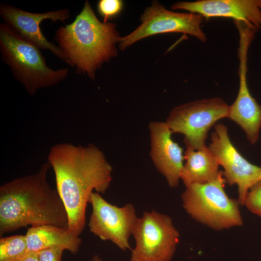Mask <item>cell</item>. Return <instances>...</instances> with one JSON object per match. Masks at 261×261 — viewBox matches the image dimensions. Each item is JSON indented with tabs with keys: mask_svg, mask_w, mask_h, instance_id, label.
<instances>
[{
	"mask_svg": "<svg viewBox=\"0 0 261 261\" xmlns=\"http://www.w3.org/2000/svg\"><path fill=\"white\" fill-rule=\"evenodd\" d=\"M47 159L67 211V230L79 236L85 227L89 197L94 191L106 192L112 181V167L103 152L92 144H57L50 148Z\"/></svg>",
	"mask_w": 261,
	"mask_h": 261,
	"instance_id": "1",
	"label": "cell"
},
{
	"mask_svg": "<svg viewBox=\"0 0 261 261\" xmlns=\"http://www.w3.org/2000/svg\"><path fill=\"white\" fill-rule=\"evenodd\" d=\"M47 161L32 174L0 187V236L30 225L67 228L68 218L57 190L50 186Z\"/></svg>",
	"mask_w": 261,
	"mask_h": 261,
	"instance_id": "2",
	"label": "cell"
},
{
	"mask_svg": "<svg viewBox=\"0 0 261 261\" xmlns=\"http://www.w3.org/2000/svg\"><path fill=\"white\" fill-rule=\"evenodd\" d=\"M120 38L116 24L100 21L87 0L73 22L60 27L54 37L68 64L93 80L97 69L116 55Z\"/></svg>",
	"mask_w": 261,
	"mask_h": 261,
	"instance_id": "3",
	"label": "cell"
},
{
	"mask_svg": "<svg viewBox=\"0 0 261 261\" xmlns=\"http://www.w3.org/2000/svg\"><path fill=\"white\" fill-rule=\"evenodd\" d=\"M0 54L14 78L29 95L57 85L69 72L67 68L54 70L47 66L40 49L5 23L0 24Z\"/></svg>",
	"mask_w": 261,
	"mask_h": 261,
	"instance_id": "4",
	"label": "cell"
},
{
	"mask_svg": "<svg viewBox=\"0 0 261 261\" xmlns=\"http://www.w3.org/2000/svg\"><path fill=\"white\" fill-rule=\"evenodd\" d=\"M226 183L221 171L211 182L186 187L181 195L184 209L192 218L215 230L242 225L240 203L227 195Z\"/></svg>",
	"mask_w": 261,
	"mask_h": 261,
	"instance_id": "5",
	"label": "cell"
},
{
	"mask_svg": "<svg viewBox=\"0 0 261 261\" xmlns=\"http://www.w3.org/2000/svg\"><path fill=\"white\" fill-rule=\"evenodd\" d=\"M229 108L219 97L197 100L174 107L165 122L173 133L184 135L187 148L198 150L206 146L210 128L218 120L228 117Z\"/></svg>",
	"mask_w": 261,
	"mask_h": 261,
	"instance_id": "6",
	"label": "cell"
},
{
	"mask_svg": "<svg viewBox=\"0 0 261 261\" xmlns=\"http://www.w3.org/2000/svg\"><path fill=\"white\" fill-rule=\"evenodd\" d=\"M132 235L136 244L130 261H170L180 240L172 218L154 210L138 218Z\"/></svg>",
	"mask_w": 261,
	"mask_h": 261,
	"instance_id": "7",
	"label": "cell"
},
{
	"mask_svg": "<svg viewBox=\"0 0 261 261\" xmlns=\"http://www.w3.org/2000/svg\"><path fill=\"white\" fill-rule=\"evenodd\" d=\"M204 18L193 13L169 11L158 1H153L141 17L142 24L132 32L120 38L119 48L124 50L136 42L155 34L170 32L188 34L205 42L207 38L201 28Z\"/></svg>",
	"mask_w": 261,
	"mask_h": 261,
	"instance_id": "8",
	"label": "cell"
},
{
	"mask_svg": "<svg viewBox=\"0 0 261 261\" xmlns=\"http://www.w3.org/2000/svg\"><path fill=\"white\" fill-rule=\"evenodd\" d=\"M88 203L92 206L88 223L90 232L103 241H111L123 250L130 249L129 240L138 218L134 206L128 203L118 207L95 191L91 194Z\"/></svg>",
	"mask_w": 261,
	"mask_h": 261,
	"instance_id": "9",
	"label": "cell"
},
{
	"mask_svg": "<svg viewBox=\"0 0 261 261\" xmlns=\"http://www.w3.org/2000/svg\"><path fill=\"white\" fill-rule=\"evenodd\" d=\"M208 147L224 168L223 175L230 186L238 187V202L244 205L250 188L261 180V167L249 162L230 140L228 128L222 123L214 125Z\"/></svg>",
	"mask_w": 261,
	"mask_h": 261,
	"instance_id": "10",
	"label": "cell"
},
{
	"mask_svg": "<svg viewBox=\"0 0 261 261\" xmlns=\"http://www.w3.org/2000/svg\"><path fill=\"white\" fill-rule=\"evenodd\" d=\"M0 16L19 35L32 43L40 49L50 51L56 57L68 64V61L58 46L48 41L40 28L41 23L50 19L53 22H64L70 17L68 9L35 13L27 12L13 5L1 3Z\"/></svg>",
	"mask_w": 261,
	"mask_h": 261,
	"instance_id": "11",
	"label": "cell"
},
{
	"mask_svg": "<svg viewBox=\"0 0 261 261\" xmlns=\"http://www.w3.org/2000/svg\"><path fill=\"white\" fill-rule=\"evenodd\" d=\"M251 43V41L247 38L239 40V90L234 102L229 105L228 118L239 125L249 142L254 144L260 137L261 105L251 94L246 79L247 54Z\"/></svg>",
	"mask_w": 261,
	"mask_h": 261,
	"instance_id": "12",
	"label": "cell"
},
{
	"mask_svg": "<svg viewBox=\"0 0 261 261\" xmlns=\"http://www.w3.org/2000/svg\"><path fill=\"white\" fill-rule=\"evenodd\" d=\"M173 10H184L204 18L227 17L261 30V0H200L175 2Z\"/></svg>",
	"mask_w": 261,
	"mask_h": 261,
	"instance_id": "13",
	"label": "cell"
},
{
	"mask_svg": "<svg viewBox=\"0 0 261 261\" xmlns=\"http://www.w3.org/2000/svg\"><path fill=\"white\" fill-rule=\"evenodd\" d=\"M148 128L152 162L169 186L175 188L179 184L184 166L183 148L173 140V132L166 122L151 121Z\"/></svg>",
	"mask_w": 261,
	"mask_h": 261,
	"instance_id": "14",
	"label": "cell"
},
{
	"mask_svg": "<svg viewBox=\"0 0 261 261\" xmlns=\"http://www.w3.org/2000/svg\"><path fill=\"white\" fill-rule=\"evenodd\" d=\"M25 236L28 253L59 248L75 254L79 251L82 243L79 236L70 232L67 228L53 225L30 227Z\"/></svg>",
	"mask_w": 261,
	"mask_h": 261,
	"instance_id": "15",
	"label": "cell"
},
{
	"mask_svg": "<svg viewBox=\"0 0 261 261\" xmlns=\"http://www.w3.org/2000/svg\"><path fill=\"white\" fill-rule=\"evenodd\" d=\"M184 156L186 162L180 179L186 187L211 182L220 174L218 162L207 146L198 150L187 148Z\"/></svg>",
	"mask_w": 261,
	"mask_h": 261,
	"instance_id": "16",
	"label": "cell"
},
{
	"mask_svg": "<svg viewBox=\"0 0 261 261\" xmlns=\"http://www.w3.org/2000/svg\"><path fill=\"white\" fill-rule=\"evenodd\" d=\"M28 253L25 235L0 239V261H19Z\"/></svg>",
	"mask_w": 261,
	"mask_h": 261,
	"instance_id": "17",
	"label": "cell"
},
{
	"mask_svg": "<svg viewBox=\"0 0 261 261\" xmlns=\"http://www.w3.org/2000/svg\"><path fill=\"white\" fill-rule=\"evenodd\" d=\"M123 7V2L120 0H100L97 4V11L103 18V23L117 16Z\"/></svg>",
	"mask_w": 261,
	"mask_h": 261,
	"instance_id": "18",
	"label": "cell"
},
{
	"mask_svg": "<svg viewBox=\"0 0 261 261\" xmlns=\"http://www.w3.org/2000/svg\"><path fill=\"white\" fill-rule=\"evenodd\" d=\"M244 205L251 212L261 217V180L250 188Z\"/></svg>",
	"mask_w": 261,
	"mask_h": 261,
	"instance_id": "19",
	"label": "cell"
},
{
	"mask_svg": "<svg viewBox=\"0 0 261 261\" xmlns=\"http://www.w3.org/2000/svg\"><path fill=\"white\" fill-rule=\"evenodd\" d=\"M64 250L59 248H48L38 252L40 261H61Z\"/></svg>",
	"mask_w": 261,
	"mask_h": 261,
	"instance_id": "20",
	"label": "cell"
},
{
	"mask_svg": "<svg viewBox=\"0 0 261 261\" xmlns=\"http://www.w3.org/2000/svg\"><path fill=\"white\" fill-rule=\"evenodd\" d=\"M19 261H40L38 252H29Z\"/></svg>",
	"mask_w": 261,
	"mask_h": 261,
	"instance_id": "21",
	"label": "cell"
},
{
	"mask_svg": "<svg viewBox=\"0 0 261 261\" xmlns=\"http://www.w3.org/2000/svg\"><path fill=\"white\" fill-rule=\"evenodd\" d=\"M90 261H102L97 255L94 256Z\"/></svg>",
	"mask_w": 261,
	"mask_h": 261,
	"instance_id": "22",
	"label": "cell"
}]
</instances>
